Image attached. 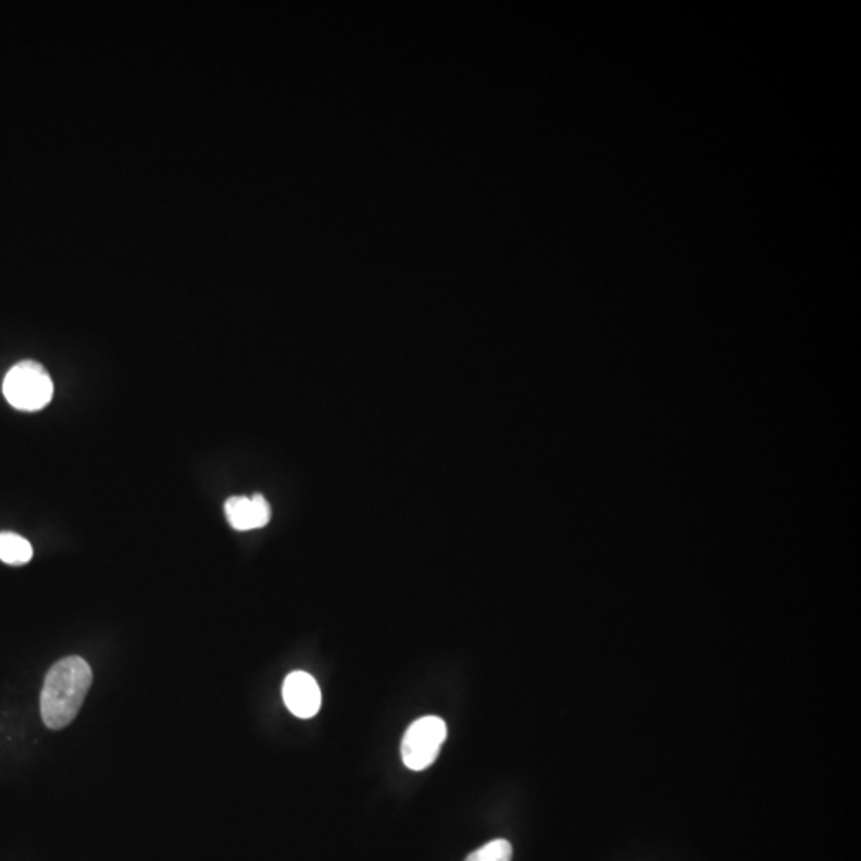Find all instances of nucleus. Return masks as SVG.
<instances>
[{"label":"nucleus","mask_w":861,"mask_h":861,"mask_svg":"<svg viewBox=\"0 0 861 861\" xmlns=\"http://www.w3.org/2000/svg\"><path fill=\"white\" fill-rule=\"evenodd\" d=\"M33 545L23 536L12 532L0 533V560L7 565H26L33 559Z\"/></svg>","instance_id":"423d86ee"},{"label":"nucleus","mask_w":861,"mask_h":861,"mask_svg":"<svg viewBox=\"0 0 861 861\" xmlns=\"http://www.w3.org/2000/svg\"><path fill=\"white\" fill-rule=\"evenodd\" d=\"M225 515L228 524L238 532L262 528L272 517V508L262 495L249 497H232L225 502Z\"/></svg>","instance_id":"39448f33"},{"label":"nucleus","mask_w":861,"mask_h":861,"mask_svg":"<svg viewBox=\"0 0 861 861\" xmlns=\"http://www.w3.org/2000/svg\"><path fill=\"white\" fill-rule=\"evenodd\" d=\"M446 739L447 726L444 720L439 716L420 718L404 734L402 761L412 771H423L437 760Z\"/></svg>","instance_id":"7ed1b4c3"},{"label":"nucleus","mask_w":861,"mask_h":861,"mask_svg":"<svg viewBox=\"0 0 861 861\" xmlns=\"http://www.w3.org/2000/svg\"><path fill=\"white\" fill-rule=\"evenodd\" d=\"M91 682L90 665L77 656L61 659L48 670L40 694V715L46 726L53 731L70 726L84 706Z\"/></svg>","instance_id":"f257e3e1"},{"label":"nucleus","mask_w":861,"mask_h":861,"mask_svg":"<svg viewBox=\"0 0 861 861\" xmlns=\"http://www.w3.org/2000/svg\"><path fill=\"white\" fill-rule=\"evenodd\" d=\"M3 396L15 409L37 412L50 404L53 382L47 369L39 362H18L5 375Z\"/></svg>","instance_id":"f03ea898"},{"label":"nucleus","mask_w":861,"mask_h":861,"mask_svg":"<svg viewBox=\"0 0 861 861\" xmlns=\"http://www.w3.org/2000/svg\"><path fill=\"white\" fill-rule=\"evenodd\" d=\"M512 860V846L509 840L495 839L485 844L484 847L470 853L464 861H511Z\"/></svg>","instance_id":"0eeeda50"},{"label":"nucleus","mask_w":861,"mask_h":861,"mask_svg":"<svg viewBox=\"0 0 861 861\" xmlns=\"http://www.w3.org/2000/svg\"><path fill=\"white\" fill-rule=\"evenodd\" d=\"M283 699L290 713L313 718L321 709V691L316 679L305 672H292L283 685Z\"/></svg>","instance_id":"20e7f679"}]
</instances>
